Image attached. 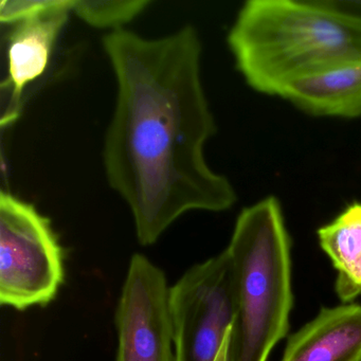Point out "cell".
I'll use <instances>...</instances> for the list:
<instances>
[{"mask_svg": "<svg viewBox=\"0 0 361 361\" xmlns=\"http://www.w3.org/2000/svg\"><path fill=\"white\" fill-rule=\"evenodd\" d=\"M102 44L117 87L103 166L130 208L138 242L155 244L185 213L229 210L235 190L204 156L217 126L196 29L188 25L156 39L122 29Z\"/></svg>", "mask_w": 361, "mask_h": 361, "instance_id": "obj_1", "label": "cell"}, {"mask_svg": "<svg viewBox=\"0 0 361 361\" xmlns=\"http://www.w3.org/2000/svg\"><path fill=\"white\" fill-rule=\"evenodd\" d=\"M226 250L236 303L230 361H267L287 335L293 308L290 238L279 200L270 196L245 208Z\"/></svg>", "mask_w": 361, "mask_h": 361, "instance_id": "obj_3", "label": "cell"}, {"mask_svg": "<svg viewBox=\"0 0 361 361\" xmlns=\"http://www.w3.org/2000/svg\"><path fill=\"white\" fill-rule=\"evenodd\" d=\"M170 291L161 268L133 255L116 310V361H176Z\"/></svg>", "mask_w": 361, "mask_h": 361, "instance_id": "obj_6", "label": "cell"}, {"mask_svg": "<svg viewBox=\"0 0 361 361\" xmlns=\"http://www.w3.org/2000/svg\"><path fill=\"white\" fill-rule=\"evenodd\" d=\"M228 46L252 90L282 98L293 84L361 58V18L331 0H249Z\"/></svg>", "mask_w": 361, "mask_h": 361, "instance_id": "obj_2", "label": "cell"}, {"mask_svg": "<svg viewBox=\"0 0 361 361\" xmlns=\"http://www.w3.org/2000/svg\"><path fill=\"white\" fill-rule=\"evenodd\" d=\"M282 98L317 117H361V58L293 84Z\"/></svg>", "mask_w": 361, "mask_h": 361, "instance_id": "obj_9", "label": "cell"}, {"mask_svg": "<svg viewBox=\"0 0 361 361\" xmlns=\"http://www.w3.org/2000/svg\"><path fill=\"white\" fill-rule=\"evenodd\" d=\"M49 0H3L0 4V20L16 25L43 10Z\"/></svg>", "mask_w": 361, "mask_h": 361, "instance_id": "obj_12", "label": "cell"}, {"mask_svg": "<svg viewBox=\"0 0 361 361\" xmlns=\"http://www.w3.org/2000/svg\"><path fill=\"white\" fill-rule=\"evenodd\" d=\"M176 361H215L236 316L227 250L190 268L170 291Z\"/></svg>", "mask_w": 361, "mask_h": 361, "instance_id": "obj_5", "label": "cell"}, {"mask_svg": "<svg viewBox=\"0 0 361 361\" xmlns=\"http://www.w3.org/2000/svg\"><path fill=\"white\" fill-rule=\"evenodd\" d=\"M151 4L149 0H73V13L90 27L115 32L126 29Z\"/></svg>", "mask_w": 361, "mask_h": 361, "instance_id": "obj_11", "label": "cell"}, {"mask_svg": "<svg viewBox=\"0 0 361 361\" xmlns=\"http://www.w3.org/2000/svg\"><path fill=\"white\" fill-rule=\"evenodd\" d=\"M73 6V0H49L43 10L14 25L8 44V77L3 83L10 92L3 128L18 120L25 90L45 73Z\"/></svg>", "mask_w": 361, "mask_h": 361, "instance_id": "obj_7", "label": "cell"}, {"mask_svg": "<svg viewBox=\"0 0 361 361\" xmlns=\"http://www.w3.org/2000/svg\"><path fill=\"white\" fill-rule=\"evenodd\" d=\"M318 238L338 271V297L344 303L353 301L361 295V202H353L321 227Z\"/></svg>", "mask_w": 361, "mask_h": 361, "instance_id": "obj_10", "label": "cell"}, {"mask_svg": "<svg viewBox=\"0 0 361 361\" xmlns=\"http://www.w3.org/2000/svg\"><path fill=\"white\" fill-rule=\"evenodd\" d=\"M64 278V251L51 221L32 204L1 191L0 304L18 310L46 306Z\"/></svg>", "mask_w": 361, "mask_h": 361, "instance_id": "obj_4", "label": "cell"}, {"mask_svg": "<svg viewBox=\"0 0 361 361\" xmlns=\"http://www.w3.org/2000/svg\"><path fill=\"white\" fill-rule=\"evenodd\" d=\"M231 334L232 327L228 331L227 336H226L225 340H224L223 345H221V350H219V354H217L216 358H215V361H230L229 350Z\"/></svg>", "mask_w": 361, "mask_h": 361, "instance_id": "obj_14", "label": "cell"}, {"mask_svg": "<svg viewBox=\"0 0 361 361\" xmlns=\"http://www.w3.org/2000/svg\"><path fill=\"white\" fill-rule=\"evenodd\" d=\"M282 361H361V305L322 308L289 338Z\"/></svg>", "mask_w": 361, "mask_h": 361, "instance_id": "obj_8", "label": "cell"}, {"mask_svg": "<svg viewBox=\"0 0 361 361\" xmlns=\"http://www.w3.org/2000/svg\"><path fill=\"white\" fill-rule=\"evenodd\" d=\"M331 1L339 9L361 18V0H331Z\"/></svg>", "mask_w": 361, "mask_h": 361, "instance_id": "obj_13", "label": "cell"}]
</instances>
